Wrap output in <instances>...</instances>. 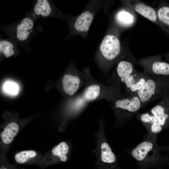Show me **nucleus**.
Instances as JSON below:
<instances>
[{
    "mask_svg": "<svg viewBox=\"0 0 169 169\" xmlns=\"http://www.w3.org/2000/svg\"><path fill=\"white\" fill-rule=\"evenodd\" d=\"M54 13V6L50 1L38 0L31 12L30 17L34 20L39 18L52 17Z\"/></svg>",
    "mask_w": 169,
    "mask_h": 169,
    "instance_id": "obj_12",
    "label": "nucleus"
},
{
    "mask_svg": "<svg viewBox=\"0 0 169 169\" xmlns=\"http://www.w3.org/2000/svg\"><path fill=\"white\" fill-rule=\"evenodd\" d=\"M128 56L126 55L118 61L113 74V82L121 84L126 77L136 70L130 56L127 57Z\"/></svg>",
    "mask_w": 169,
    "mask_h": 169,
    "instance_id": "obj_11",
    "label": "nucleus"
},
{
    "mask_svg": "<svg viewBox=\"0 0 169 169\" xmlns=\"http://www.w3.org/2000/svg\"><path fill=\"white\" fill-rule=\"evenodd\" d=\"M86 77L84 76L77 72L75 74H67L63 77L62 85L64 92L69 96L74 95L79 89L87 83Z\"/></svg>",
    "mask_w": 169,
    "mask_h": 169,
    "instance_id": "obj_6",
    "label": "nucleus"
},
{
    "mask_svg": "<svg viewBox=\"0 0 169 169\" xmlns=\"http://www.w3.org/2000/svg\"><path fill=\"white\" fill-rule=\"evenodd\" d=\"M148 77L136 70L126 77L122 84L127 92L131 95H136L144 86Z\"/></svg>",
    "mask_w": 169,
    "mask_h": 169,
    "instance_id": "obj_9",
    "label": "nucleus"
},
{
    "mask_svg": "<svg viewBox=\"0 0 169 169\" xmlns=\"http://www.w3.org/2000/svg\"><path fill=\"white\" fill-rule=\"evenodd\" d=\"M136 95L143 106L146 103L169 95V77L149 76Z\"/></svg>",
    "mask_w": 169,
    "mask_h": 169,
    "instance_id": "obj_1",
    "label": "nucleus"
},
{
    "mask_svg": "<svg viewBox=\"0 0 169 169\" xmlns=\"http://www.w3.org/2000/svg\"><path fill=\"white\" fill-rule=\"evenodd\" d=\"M110 102L117 117L121 120L128 119L143 106L136 95L115 98Z\"/></svg>",
    "mask_w": 169,
    "mask_h": 169,
    "instance_id": "obj_3",
    "label": "nucleus"
},
{
    "mask_svg": "<svg viewBox=\"0 0 169 169\" xmlns=\"http://www.w3.org/2000/svg\"><path fill=\"white\" fill-rule=\"evenodd\" d=\"M3 89L5 93L10 95H16L18 93L19 90L17 83L11 81L5 82L3 85Z\"/></svg>",
    "mask_w": 169,
    "mask_h": 169,
    "instance_id": "obj_22",
    "label": "nucleus"
},
{
    "mask_svg": "<svg viewBox=\"0 0 169 169\" xmlns=\"http://www.w3.org/2000/svg\"><path fill=\"white\" fill-rule=\"evenodd\" d=\"M69 151V147L65 142H62L53 149L52 152L54 155L59 157L60 161L65 162L67 160L66 155Z\"/></svg>",
    "mask_w": 169,
    "mask_h": 169,
    "instance_id": "obj_19",
    "label": "nucleus"
},
{
    "mask_svg": "<svg viewBox=\"0 0 169 169\" xmlns=\"http://www.w3.org/2000/svg\"><path fill=\"white\" fill-rule=\"evenodd\" d=\"M93 19V13L89 11L84 12L76 19L74 27L78 31L86 32L89 30Z\"/></svg>",
    "mask_w": 169,
    "mask_h": 169,
    "instance_id": "obj_16",
    "label": "nucleus"
},
{
    "mask_svg": "<svg viewBox=\"0 0 169 169\" xmlns=\"http://www.w3.org/2000/svg\"><path fill=\"white\" fill-rule=\"evenodd\" d=\"M160 149L162 151H169V147H161Z\"/></svg>",
    "mask_w": 169,
    "mask_h": 169,
    "instance_id": "obj_23",
    "label": "nucleus"
},
{
    "mask_svg": "<svg viewBox=\"0 0 169 169\" xmlns=\"http://www.w3.org/2000/svg\"><path fill=\"white\" fill-rule=\"evenodd\" d=\"M157 136H146L145 139L131 152L132 156L138 162L147 166L155 163L161 158L160 147L156 142Z\"/></svg>",
    "mask_w": 169,
    "mask_h": 169,
    "instance_id": "obj_2",
    "label": "nucleus"
},
{
    "mask_svg": "<svg viewBox=\"0 0 169 169\" xmlns=\"http://www.w3.org/2000/svg\"><path fill=\"white\" fill-rule=\"evenodd\" d=\"M16 46L13 41L6 39L0 41V53L6 58L9 57L15 53Z\"/></svg>",
    "mask_w": 169,
    "mask_h": 169,
    "instance_id": "obj_18",
    "label": "nucleus"
},
{
    "mask_svg": "<svg viewBox=\"0 0 169 169\" xmlns=\"http://www.w3.org/2000/svg\"><path fill=\"white\" fill-rule=\"evenodd\" d=\"M122 3L126 7L161 26L157 18L156 10L152 7L139 0H124L122 1Z\"/></svg>",
    "mask_w": 169,
    "mask_h": 169,
    "instance_id": "obj_7",
    "label": "nucleus"
},
{
    "mask_svg": "<svg viewBox=\"0 0 169 169\" xmlns=\"http://www.w3.org/2000/svg\"></svg>",
    "mask_w": 169,
    "mask_h": 169,
    "instance_id": "obj_24",
    "label": "nucleus"
},
{
    "mask_svg": "<svg viewBox=\"0 0 169 169\" xmlns=\"http://www.w3.org/2000/svg\"><path fill=\"white\" fill-rule=\"evenodd\" d=\"M99 147V158L102 164L107 167L113 166L116 163V157L106 140L102 141Z\"/></svg>",
    "mask_w": 169,
    "mask_h": 169,
    "instance_id": "obj_15",
    "label": "nucleus"
},
{
    "mask_svg": "<svg viewBox=\"0 0 169 169\" xmlns=\"http://www.w3.org/2000/svg\"><path fill=\"white\" fill-rule=\"evenodd\" d=\"M116 23L119 26L124 28H130L135 23L136 17L135 11L126 7L120 10L115 16Z\"/></svg>",
    "mask_w": 169,
    "mask_h": 169,
    "instance_id": "obj_14",
    "label": "nucleus"
},
{
    "mask_svg": "<svg viewBox=\"0 0 169 169\" xmlns=\"http://www.w3.org/2000/svg\"><path fill=\"white\" fill-rule=\"evenodd\" d=\"M100 51L106 68H109L120 57L121 51L120 40L114 33L106 35L102 40Z\"/></svg>",
    "mask_w": 169,
    "mask_h": 169,
    "instance_id": "obj_4",
    "label": "nucleus"
},
{
    "mask_svg": "<svg viewBox=\"0 0 169 169\" xmlns=\"http://www.w3.org/2000/svg\"><path fill=\"white\" fill-rule=\"evenodd\" d=\"M34 25V20L30 16L26 17L15 24L12 30V35L18 41H25L32 32Z\"/></svg>",
    "mask_w": 169,
    "mask_h": 169,
    "instance_id": "obj_10",
    "label": "nucleus"
},
{
    "mask_svg": "<svg viewBox=\"0 0 169 169\" xmlns=\"http://www.w3.org/2000/svg\"><path fill=\"white\" fill-rule=\"evenodd\" d=\"M157 18L161 27L169 28V7L161 6L156 10Z\"/></svg>",
    "mask_w": 169,
    "mask_h": 169,
    "instance_id": "obj_20",
    "label": "nucleus"
},
{
    "mask_svg": "<svg viewBox=\"0 0 169 169\" xmlns=\"http://www.w3.org/2000/svg\"><path fill=\"white\" fill-rule=\"evenodd\" d=\"M19 130L17 123L12 122L8 124L4 128L1 134L2 141L5 144H9L13 141Z\"/></svg>",
    "mask_w": 169,
    "mask_h": 169,
    "instance_id": "obj_17",
    "label": "nucleus"
},
{
    "mask_svg": "<svg viewBox=\"0 0 169 169\" xmlns=\"http://www.w3.org/2000/svg\"><path fill=\"white\" fill-rule=\"evenodd\" d=\"M36 156V153L33 150H26L20 152L16 154L15 159L20 164H23L29 159L33 158Z\"/></svg>",
    "mask_w": 169,
    "mask_h": 169,
    "instance_id": "obj_21",
    "label": "nucleus"
},
{
    "mask_svg": "<svg viewBox=\"0 0 169 169\" xmlns=\"http://www.w3.org/2000/svg\"><path fill=\"white\" fill-rule=\"evenodd\" d=\"M137 118L145 127L148 132V135L157 136V134L163 129L155 116L149 112L140 114Z\"/></svg>",
    "mask_w": 169,
    "mask_h": 169,
    "instance_id": "obj_13",
    "label": "nucleus"
},
{
    "mask_svg": "<svg viewBox=\"0 0 169 169\" xmlns=\"http://www.w3.org/2000/svg\"><path fill=\"white\" fill-rule=\"evenodd\" d=\"M144 74L149 76L169 77V64L162 61L158 55L148 57L140 60Z\"/></svg>",
    "mask_w": 169,
    "mask_h": 169,
    "instance_id": "obj_5",
    "label": "nucleus"
},
{
    "mask_svg": "<svg viewBox=\"0 0 169 169\" xmlns=\"http://www.w3.org/2000/svg\"><path fill=\"white\" fill-rule=\"evenodd\" d=\"M163 129L169 127V95L161 98L160 101L150 110Z\"/></svg>",
    "mask_w": 169,
    "mask_h": 169,
    "instance_id": "obj_8",
    "label": "nucleus"
}]
</instances>
